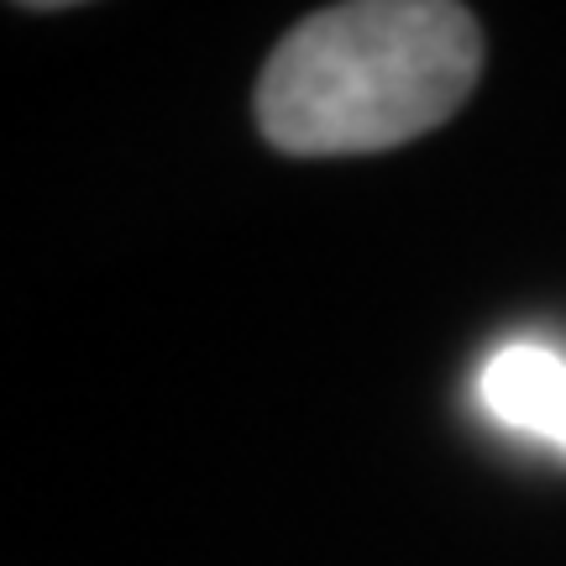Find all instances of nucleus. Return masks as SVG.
<instances>
[{
	"label": "nucleus",
	"instance_id": "1",
	"mask_svg": "<svg viewBox=\"0 0 566 566\" xmlns=\"http://www.w3.org/2000/svg\"><path fill=\"white\" fill-rule=\"evenodd\" d=\"M483 74V27L457 0L325 6L268 53L258 126L294 158H352L457 116Z\"/></svg>",
	"mask_w": 566,
	"mask_h": 566
},
{
	"label": "nucleus",
	"instance_id": "2",
	"mask_svg": "<svg viewBox=\"0 0 566 566\" xmlns=\"http://www.w3.org/2000/svg\"><path fill=\"white\" fill-rule=\"evenodd\" d=\"M478 399L493 420L566 451V357L546 346H504L478 373Z\"/></svg>",
	"mask_w": 566,
	"mask_h": 566
}]
</instances>
